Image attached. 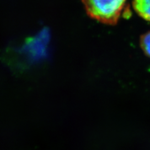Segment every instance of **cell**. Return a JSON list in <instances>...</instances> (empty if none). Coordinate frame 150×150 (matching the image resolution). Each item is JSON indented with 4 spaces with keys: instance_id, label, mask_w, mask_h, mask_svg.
<instances>
[{
    "instance_id": "3957f363",
    "label": "cell",
    "mask_w": 150,
    "mask_h": 150,
    "mask_svg": "<svg viewBox=\"0 0 150 150\" xmlns=\"http://www.w3.org/2000/svg\"><path fill=\"white\" fill-rule=\"evenodd\" d=\"M140 46L144 54L150 57V31L141 36Z\"/></svg>"
},
{
    "instance_id": "6da1fadb",
    "label": "cell",
    "mask_w": 150,
    "mask_h": 150,
    "mask_svg": "<svg viewBox=\"0 0 150 150\" xmlns=\"http://www.w3.org/2000/svg\"><path fill=\"white\" fill-rule=\"evenodd\" d=\"M87 15L103 24L114 25L125 13L126 0H82Z\"/></svg>"
},
{
    "instance_id": "7a4b0ae2",
    "label": "cell",
    "mask_w": 150,
    "mask_h": 150,
    "mask_svg": "<svg viewBox=\"0 0 150 150\" xmlns=\"http://www.w3.org/2000/svg\"><path fill=\"white\" fill-rule=\"evenodd\" d=\"M133 7L140 17L150 22V0H133Z\"/></svg>"
}]
</instances>
